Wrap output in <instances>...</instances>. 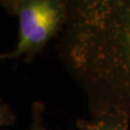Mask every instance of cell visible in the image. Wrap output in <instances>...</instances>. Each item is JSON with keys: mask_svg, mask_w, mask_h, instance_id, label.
<instances>
[{"mask_svg": "<svg viewBox=\"0 0 130 130\" xmlns=\"http://www.w3.org/2000/svg\"><path fill=\"white\" fill-rule=\"evenodd\" d=\"M44 104L42 101L37 100L31 104V124L29 130H48L43 123Z\"/></svg>", "mask_w": 130, "mask_h": 130, "instance_id": "277c9868", "label": "cell"}, {"mask_svg": "<svg viewBox=\"0 0 130 130\" xmlns=\"http://www.w3.org/2000/svg\"><path fill=\"white\" fill-rule=\"evenodd\" d=\"M55 48L90 116L118 112L130 119V0H71Z\"/></svg>", "mask_w": 130, "mask_h": 130, "instance_id": "6da1fadb", "label": "cell"}, {"mask_svg": "<svg viewBox=\"0 0 130 130\" xmlns=\"http://www.w3.org/2000/svg\"><path fill=\"white\" fill-rule=\"evenodd\" d=\"M79 130H130V119L125 114L108 112L76 121Z\"/></svg>", "mask_w": 130, "mask_h": 130, "instance_id": "3957f363", "label": "cell"}, {"mask_svg": "<svg viewBox=\"0 0 130 130\" xmlns=\"http://www.w3.org/2000/svg\"><path fill=\"white\" fill-rule=\"evenodd\" d=\"M0 6L19 20L14 50L0 53V61L24 59L31 63L50 40L59 38L68 20V0H1Z\"/></svg>", "mask_w": 130, "mask_h": 130, "instance_id": "7a4b0ae2", "label": "cell"}, {"mask_svg": "<svg viewBox=\"0 0 130 130\" xmlns=\"http://www.w3.org/2000/svg\"><path fill=\"white\" fill-rule=\"evenodd\" d=\"M16 121V114L12 109L8 103H3L2 99L0 98V127L8 126L12 127L15 125Z\"/></svg>", "mask_w": 130, "mask_h": 130, "instance_id": "5b68a950", "label": "cell"}]
</instances>
